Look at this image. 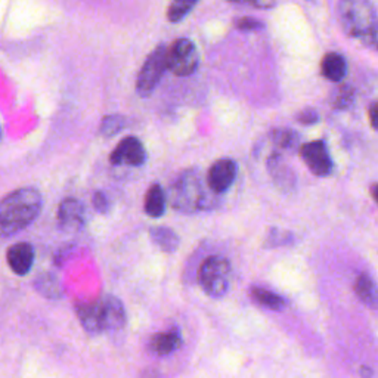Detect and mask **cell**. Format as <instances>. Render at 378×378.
I'll return each mask as SVG.
<instances>
[{
    "label": "cell",
    "mask_w": 378,
    "mask_h": 378,
    "mask_svg": "<svg viewBox=\"0 0 378 378\" xmlns=\"http://www.w3.org/2000/svg\"><path fill=\"white\" fill-rule=\"evenodd\" d=\"M43 206L39 189L25 187L8 194L0 204V231L5 238L21 232L40 215Z\"/></svg>",
    "instance_id": "1"
},
{
    "label": "cell",
    "mask_w": 378,
    "mask_h": 378,
    "mask_svg": "<svg viewBox=\"0 0 378 378\" xmlns=\"http://www.w3.org/2000/svg\"><path fill=\"white\" fill-rule=\"evenodd\" d=\"M219 195L213 192L207 184V177L200 170L191 169L180 173L169 191L172 207L180 213H195L210 210L216 206Z\"/></svg>",
    "instance_id": "2"
},
{
    "label": "cell",
    "mask_w": 378,
    "mask_h": 378,
    "mask_svg": "<svg viewBox=\"0 0 378 378\" xmlns=\"http://www.w3.org/2000/svg\"><path fill=\"white\" fill-rule=\"evenodd\" d=\"M338 21L349 37L360 39L367 45L378 37V13L365 0H344L337 8Z\"/></svg>",
    "instance_id": "3"
},
{
    "label": "cell",
    "mask_w": 378,
    "mask_h": 378,
    "mask_svg": "<svg viewBox=\"0 0 378 378\" xmlns=\"http://www.w3.org/2000/svg\"><path fill=\"white\" fill-rule=\"evenodd\" d=\"M231 263L222 256L207 257L199 272V281L204 293L213 299H220L231 284Z\"/></svg>",
    "instance_id": "4"
},
{
    "label": "cell",
    "mask_w": 378,
    "mask_h": 378,
    "mask_svg": "<svg viewBox=\"0 0 378 378\" xmlns=\"http://www.w3.org/2000/svg\"><path fill=\"white\" fill-rule=\"evenodd\" d=\"M167 46L160 45L148 55L136 78V92L139 96H150L158 86L167 67Z\"/></svg>",
    "instance_id": "5"
},
{
    "label": "cell",
    "mask_w": 378,
    "mask_h": 378,
    "mask_svg": "<svg viewBox=\"0 0 378 378\" xmlns=\"http://www.w3.org/2000/svg\"><path fill=\"white\" fill-rule=\"evenodd\" d=\"M200 65V55L192 40L177 39L167 49L169 71L177 77H188Z\"/></svg>",
    "instance_id": "6"
},
{
    "label": "cell",
    "mask_w": 378,
    "mask_h": 378,
    "mask_svg": "<svg viewBox=\"0 0 378 378\" xmlns=\"http://www.w3.org/2000/svg\"><path fill=\"white\" fill-rule=\"evenodd\" d=\"M302 160L315 176H328L333 170V160L322 141L305 143L300 150Z\"/></svg>",
    "instance_id": "7"
},
{
    "label": "cell",
    "mask_w": 378,
    "mask_h": 378,
    "mask_svg": "<svg viewBox=\"0 0 378 378\" xmlns=\"http://www.w3.org/2000/svg\"><path fill=\"white\" fill-rule=\"evenodd\" d=\"M238 166L231 158H220L211 164L207 173V184L216 195H220L231 188L237 179Z\"/></svg>",
    "instance_id": "8"
},
{
    "label": "cell",
    "mask_w": 378,
    "mask_h": 378,
    "mask_svg": "<svg viewBox=\"0 0 378 378\" xmlns=\"http://www.w3.org/2000/svg\"><path fill=\"white\" fill-rule=\"evenodd\" d=\"M146 160V153L142 142L135 138V136H129L124 138L110 155V163L114 164V166H142Z\"/></svg>",
    "instance_id": "9"
},
{
    "label": "cell",
    "mask_w": 378,
    "mask_h": 378,
    "mask_svg": "<svg viewBox=\"0 0 378 378\" xmlns=\"http://www.w3.org/2000/svg\"><path fill=\"white\" fill-rule=\"evenodd\" d=\"M6 260L15 275L24 276L31 271L35 263V249L28 242H16L8 249Z\"/></svg>",
    "instance_id": "10"
},
{
    "label": "cell",
    "mask_w": 378,
    "mask_h": 378,
    "mask_svg": "<svg viewBox=\"0 0 378 378\" xmlns=\"http://www.w3.org/2000/svg\"><path fill=\"white\" fill-rule=\"evenodd\" d=\"M85 206L76 199H65L58 207V220L65 231H78L85 226Z\"/></svg>",
    "instance_id": "11"
},
{
    "label": "cell",
    "mask_w": 378,
    "mask_h": 378,
    "mask_svg": "<svg viewBox=\"0 0 378 378\" xmlns=\"http://www.w3.org/2000/svg\"><path fill=\"white\" fill-rule=\"evenodd\" d=\"M77 317L80 319V324L83 325L85 330L90 334H98L104 331V321H102V310H101V302L95 303H80L76 307Z\"/></svg>",
    "instance_id": "12"
},
{
    "label": "cell",
    "mask_w": 378,
    "mask_h": 378,
    "mask_svg": "<svg viewBox=\"0 0 378 378\" xmlns=\"http://www.w3.org/2000/svg\"><path fill=\"white\" fill-rule=\"evenodd\" d=\"M101 310H102V321L105 330H119L126 324V310L123 303L114 297V295H107L101 300Z\"/></svg>",
    "instance_id": "13"
},
{
    "label": "cell",
    "mask_w": 378,
    "mask_h": 378,
    "mask_svg": "<svg viewBox=\"0 0 378 378\" xmlns=\"http://www.w3.org/2000/svg\"><path fill=\"white\" fill-rule=\"evenodd\" d=\"M166 204H167V196L161 185L154 184L148 189L145 195V203H143V210L146 213V216H150L153 219L161 218L164 213H166Z\"/></svg>",
    "instance_id": "14"
},
{
    "label": "cell",
    "mask_w": 378,
    "mask_h": 378,
    "mask_svg": "<svg viewBox=\"0 0 378 378\" xmlns=\"http://www.w3.org/2000/svg\"><path fill=\"white\" fill-rule=\"evenodd\" d=\"M321 73L325 78L338 83V81L346 77L348 62L343 55L337 52H330L324 57L321 62Z\"/></svg>",
    "instance_id": "15"
},
{
    "label": "cell",
    "mask_w": 378,
    "mask_h": 378,
    "mask_svg": "<svg viewBox=\"0 0 378 378\" xmlns=\"http://www.w3.org/2000/svg\"><path fill=\"white\" fill-rule=\"evenodd\" d=\"M355 293L358 295V299L368 307L371 309L378 307V285L368 275L362 273L358 276L355 283Z\"/></svg>",
    "instance_id": "16"
},
{
    "label": "cell",
    "mask_w": 378,
    "mask_h": 378,
    "mask_svg": "<svg viewBox=\"0 0 378 378\" xmlns=\"http://www.w3.org/2000/svg\"><path fill=\"white\" fill-rule=\"evenodd\" d=\"M150 237L153 242L164 253H175L179 247V237L170 228L155 226L150 229Z\"/></svg>",
    "instance_id": "17"
},
{
    "label": "cell",
    "mask_w": 378,
    "mask_h": 378,
    "mask_svg": "<svg viewBox=\"0 0 378 378\" xmlns=\"http://www.w3.org/2000/svg\"><path fill=\"white\" fill-rule=\"evenodd\" d=\"M180 343H182V338H180L179 331L172 330L169 333H160L154 336L151 340V349L157 355L164 356V355L175 352L180 346Z\"/></svg>",
    "instance_id": "18"
},
{
    "label": "cell",
    "mask_w": 378,
    "mask_h": 378,
    "mask_svg": "<svg viewBox=\"0 0 378 378\" xmlns=\"http://www.w3.org/2000/svg\"><path fill=\"white\" fill-rule=\"evenodd\" d=\"M250 295L256 303L265 306L268 309H272V310H283L285 306V300L281 297V295L276 294V293H272L266 288L252 287Z\"/></svg>",
    "instance_id": "19"
},
{
    "label": "cell",
    "mask_w": 378,
    "mask_h": 378,
    "mask_svg": "<svg viewBox=\"0 0 378 378\" xmlns=\"http://www.w3.org/2000/svg\"><path fill=\"white\" fill-rule=\"evenodd\" d=\"M36 288L47 299H59L62 295V287L58 279L49 273H43L36 279Z\"/></svg>",
    "instance_id": "20"
},
{
    "label": "cell",
    "mask_w": 378,
    "mask_h": 378,
    "mask_svg": "<svg viewBox=\"0 0 378 378\" xmlns=\"http://www.w3.org/2000/svg\"><path fill=\"white\" fill-rule=\"evenodd\" d=\"M126 120L122 116H107L104 117L101 127H100V134L104 138H112L124 129Z\"/></svg>",
    "instance_id": "21"
},
{
    "label": "cell",
    "mask_w": 378,
    "mask_h": 378,
    "mask_svg": "<svg viewBox=\"0 0 378 378\" xmlns=\"http://www.w3.org/2000/svg\"><path fill=\"white\" fill-rule=\"evenodd\" d=\"M195 6L196 2H173L167 8V20L170 23L182 21Z\"/></svg>",
    "instance_id": "22"
},
{
    "label": "cell",
    "mask_w": 378,
    "mask_h": 378,
    "mask_svg": "<svg viewBox=\"0 0 378 378\" xmlns=\"http://www.w3.org/2000/svg\"><path fill=\"white\" fill-rule=\"evenodd\" d=\"M272 136H273L275 143L279 148H283V150H290V148H294L299 141L297 134H294L291 129H276Z\"/></svg>",
    "instance_id": "23"
},
{
    "label": "cell",
    "mask_w": 378,
    "mask_h": 378,
    "mask_svg": "<svg viewBox=\"0 0 378 378\" xmlns=\"http://www.w3.org/2000/svg\"><path fill=\"white\" fill-rule=\"evenodd\" d=\"M353 98H355V92L350 86H341L336 90V93L333 96V105L338 110L348 108L352 105Z\"/></svg>",
    "instance_id": "24"
},
{
    "label": "cell",
    "mask_w": 378,
    "mask_h": 378,
    "mask_svg": "<svg viewBox=\"0 0 378 378\" xmlns=\"http://www.w3.org/2000/svg\"><path fill=\"white\" fill-rule=\"evenodd\" d=\"M235 27L241 31H253L263 27V23L253 16H241V18L235 20Z\"/></svg>",
    "instance_id": "25"
},
{
    "label": "cell",
    "mask_w": 378,
    "mask_h": 378,
    "mask_svg": "<svg viewBox=\"0 0 378 378\" xmlns=\"http://www.w3.org/2000/svg\"><path fill=\"white\" fill-rule=\"evenodd\" d=\"M297 122L303 126H312L319 122V114L315 110L306 108L297 114Z\"/></svg>",
    "instance_id": "26"
},
{
    "label": "cell",
    "mask_w": 378,
    "mask_h": 378,
    "mask_svg": "<svg viewBox=\"0 0 378 378\" xmlns=\"http://www.w3.org/2000/svg\"><path fill=\"white\" fill-rule=\"evenodd\" d=\"M92 203H93V207L100 213H102V215H105V213L110 210V203H108L107 195L101 191H98L93 194Z\"/></svg>",
    "instance_id": "27"
},
{
    "label": "cell",
    "mask_w": 378,
    "mask_h": 378,
    "mask_svg": "<svg viewBox=\"0 0 378 378\" xmlns=\"http://www.w3.org/2000/svg\"><path fill=\"white\" fill-rule=\"evenodd\" d=\"M370 122H371V126L375 130H378V101L370 110Z\"/></svg>",
    "instance_id": "28"
},
{
    "label": "cell",
    "mask_w": 378,
    "mask_h": 378,
    "mask_svg": "<svg viewBox=\"0 0 378 378\" xmlns=\"http://www.w3.org/2000/svg\"><path fill=\"white\" fill-rule=\"evenodd\" d=\"M276 4L275 2H252L250 6L253 8H260V9H265V8H273Z\"/></svg>",
    "instance_id": "29"
},
{
    "label": "cell",
    "mask_w": 378,
    "mask_h": 378,
    "mask_svg": "<svg viewBox=\"0 0 378 378\" xmlns=\"http://www.w3.org/2000/svg\"><path fill=\"white\" fill-rule=\"evenodd\" d=\"M371 195L374 196V200H375V203L378 204V184H377V185H372V187H371Z\"/></svg>",
    "instance_id": "30"
},
{
    "label": "cell",
    "mask_w": 378,
    "mask_h": 378,
    "mask_svg": "<svg viewBox=\"0 0 378 378\" xmlns=\"http://www.w3.org/2000/svg\"><path fill=\"white\" fill-rule=\"evenodd\" d=\"M360 371H362V372H360V374H362V377H364V378H370V377L372 375V371H371V370H368V368H362V370H360Z\"/></svg>",
    "instance_id": "31"
}]
</instances>
